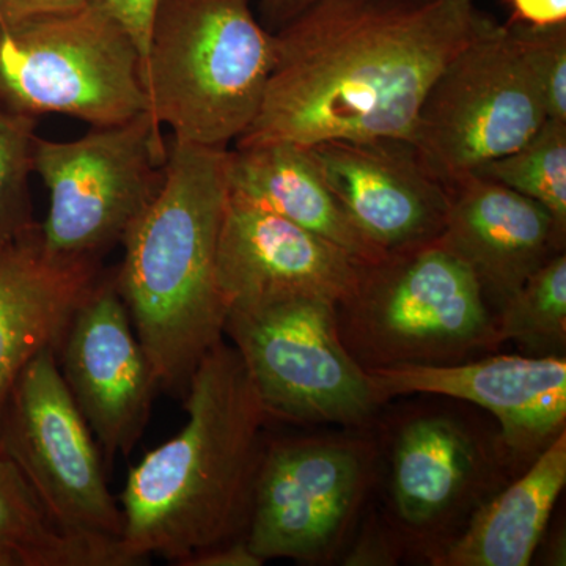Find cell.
I'll use <instances>...</instances> for the list:
<instances>
[{
    "mask_svg": "<svg viewBox=\"0 0 566 566\" xmlns=\"http://www.w3.org/2000/svg\"><path fill=\"white\" fill-rule=\"evenodd\" d=\"M223 334L232 338L270 419L360 430L385 405L342 342L333 301L292 296L230 308Z\"/></svg>",
    "mask_w": 566,
    "mask_h": 566,
    "instance_id": "52a82bcc",
    "label": "cell"
},
{
    "mask_svg": "<svg viewBox=\"0 0 566 566\" xmlns=\"http://www.w3.org/2000/svg\"><path fill=\"white\" fill-rule=\"evenodd\" d=\"M57 353L63 381L104 463L132 453L150 419L159 382L118 293L115 271L103 273L77 305Z\"/></svg>",
    "mask_w": 566,
    "mask_h": 566,
    "instance_id": "4fadbf2b",
    "label": "cell"
},
{
    "mask_svg": "<svg viewBox=\"0 0 566 566\" xmlns=\"http://www.w3.org/2000/svg\"><path fill=\"white\" fill-rule=\"evenodd\" d=\"M490 22L474 0H322L274 33L262 107L234 147L412 144L431 85Z\"/></svg>",
    "mask_w": 566,
    "mask_h": 566,
    "instance_id": "6da1fadb",
    "label": "cell"
},
{
    "mask_svg": "<svg viewBox=\"0 0 566 566\" xmlns=\"http://www.w3.org/2000/svg\"><path fill=\"white\" fill-rule=\"evenodd\" d=\"M494 316L474 273L438 241L364 264L337 304L342 342L367 371L495 353Z\"/></svg>",
    "mask_w": 566,
    "mask_h": 566,
    "instance_id": "5b68a950",
    "label": "cell"
},
{
    "mask_svg": "<svg viewBox=\"0 0 566 566\" xmlns=\"http://www.w3.org/2000/svg\"><path fill=\"white\" fill-rule=\"evenodd\" d=\"M88 3L91 0H2V21L71 13L84 9Z\"/></svg>",
    "mask_w": 566,
    "mask_h": 566,
    "instance_id": "f1b7e54d",
    "label": "cell"
},
{
    "mask_svg": "<svg viewBox=\"0 0 566 566\" xmlns=\"http://www.w3.org/2000/svg\"><path fill=\"white\" fill-rule=\"evenodd\" d=\"M169 137L150 112L80 139L36 137L33 172L48 189L50 207L39 226L51 255L102 260L161 189Z\"/></svg>",
    "mask_w": 566,
    "mask_h": 566,
    "instance_id": "ba28073f",
    "label": "cell"
},
{
    "mask_svg": "<svg viewBox=\"0 0 566 566\" xmlns=\"http://www.w3.org/2000/svg\"><path fill=\"white\" fill-rule=\"evenodd\" d=\"M495 345L512 340L531 357H565L566 255L556 253L495 312Z\"/></svg>",
    "mask_w": 566,
    "mask_h": 566,
    "instance_id": "7402d4cb",
    "label": "cell"
},
{
    "mask_svg": "<svg viewBox=\"0 0 566 566\" xmlns=\"http://www.w3.org/2000/svg\"><path fill=\"white\" fill-rule=\"evenodd\" d=\"M0 438L63 531L126 556L120 504L107 486L98 442L63 381L54 346L41 349L18 376L0 412Z\"/></svg>",
    "mask_w": 566,
    "mask_h": 566,
    "instance_id": "8fae6325",
    "label": "cell"
},
{
    "mask_svg": "<svg viewBox=\"0 0 566 566\" xmlns=\"http://www.w3.org/2000/svg\"><path fill=\"white\" fill-rule=\"evenodd\" d=\"M449 210L438 243L468 264L495 308L556 253L566 234L542 205L476 174L447 185Z\"/></svg>",
    "mask_w": 566,
    "mask_h": 566,
    "instance_id": "e0dca14e",
    "label": "cell"
},
{
    "mask_svg": "<svg viewBox=\"0 0 566 566\" xmlns=\"http://www.w3.org/2000/svg\"><path fill=\"white\" fill-rule=\"evenodd\" d=\"M35 126V118L0 107V245L36 229L31 200Z\"/></svg>",
    "mask_w": 566,
    "mask_h": 566,
    "instance_id": "cb8c5ba5",
    "label": "cell"
},
{
    "mask_svg": "<svg viewBox=\"0 0 566 566\" xmlns=\"http://www.w3.org/2000/svg\"><path fill=\"white\" fill-rule=\"evenodd\" d=\"M406 551L397 532L385 521L378 517H368L360 528L356 543L348 554L344 556V565L348 566H389L398 564L401 554Z\"/></svg>",
    "mask_w": 566,
    "mask_h": 566,
    "instance_id": "484cf974",
    "label": "cell"
},
{
    "mask_svg": "<svg viewBox=\"0 0 566 566\" xmlns=\"http://www.w3.org/2000/svg\"><path fill=\"white\" fill-rule=\"evenodd\" d=\"M104 273L102 260L51 255L39 226L0 245V412L33 357L59 348L71 316Z\"/></svg>",
    "mask_w": 566,
    "mask_h": 566,
    "instance_id": "ac0fdd59",
    "label": "cell"
},
{
    "mask_svg": "<svg viewBox=\"0 0 566 566\" xmlns=\"http://www.w3.org/2000/svg\"><path fill=\"white\" fill-rule=\"evenodd\" d=\"M0 107L59 114L92 128L148 111L142 59L129 33L88 3L50 17L0 22Z\"/></svg>",
    "mask_w": 566,
    "mask_h": 566,
    "instance_id": "8992f818",
    "label": "cell"
},
{
    "mask_svg": "<svg viewBox=\"0 0 566 566\" xmlns=\"http://www.w3.org/2000/svg\"><path fill=\"white\" fill-rule=\"evenodd\" d=\"M182 401L185 427L123 488L122 546L134 565L159 556L182 566L248 531L270 416L233 345L222 338L205 354Z\"/></svg>",
    "mask_w": 566,
    "mask_h": 566,
    "instance_id": "7a4b0ae2",
    "label": "cell"
},
{
    "mask_svg": "<svg viewBox=\"0 0 566 566\" xmlns=\"http://www.w3.org/2000/svg\"><path fill=\"white\" fill-rule=\"evenodd\" d=\"M546 118L515 33L491 20L431 85L412 145L447 186L515 151Z\"/></svg>",
    "mask_w": 566,
    "mask_h": 566,
    "instance_id": "30bf717a",
    "label": "cell"
},
{
    "mask_svg": "<svg viewBox=\"0 0 566 566\" xmlns=\"http://www.w3.org/2000/svg\"><path fill=\"white\" fill-rule=\"evenodd\" d=\"M379 469L370 436H305L266 441L245 539L263 564L319 565L345 549Z\"/></svg>",
    "mask_w": 566,
    "mask_h": 566,
    "instance_id": "9c48e42d",
    "label": "cell"
},
{
    "mask_svg": "<svg viewBox=\"0 0 566 566\" xmlns=\"http://www.w3.org/2000/svg\"><path fill=\"white\" fill-rule=\"evenodd\" d=\"M91 3L114 18L129 33L140 52L144 66L158 0H91Z\"/></svg>",
    "mask_w": 566,
    "mask_h": 566,
    "instance_id": "4316f807",
    "label": "cell"
},
{
    "mask_svg": "<svg viewBox=\"0 0 566 566\" xmlns=\"http://www.w3.org/2000/svg\"><path fill=\"white\" fill-rule=\"evenodd\" d=\"M515 20L532 28L565 24L566 0H509Z\"/></svg>",
    "mask_w": 566,
    "mask_h": 566,
    "instance_id": "f546056e",
    "label": "cell"
},
{
    "mask_svg": "<svg viewBox=\"0 0 566 566\" xmlns=\"http://www.w3.org/2000/svg\"><path fill=\"white\" fill-rule=\"evenodd\" d=\"M230 192L326 238L363 263L385 259L348 218L307 147L268 144L229 150Z\"/></svg>",
    "mask_w": 566,
    "mask_h": 566,
    "instance_id": "ffe728a7",
    "label": "cell"
},
{
    "mask_svg": "<svg viewBox=\"0 0 566 566\" xmlns=\"http://www.w3.org/2000/svg\"><path fill=\"white\" fill-rule=\"evenodd\" d=\"M263 560L252 553L245 536L212 546L185 562L182 566H260Z\"/></svg>",
    "mask_w": 566,
    "mask_h": 566,
    "instance_id": "83f0119b",
    "label": "cell"
},
{
    "mask_svg": "<svg viewBox=\"0 0 566 566\" xmlns=\"http://www.w3.org/2000/svg\"><path fill=\"white\" fill-rule=\"evenodd\" d=\"M364 264L326 238L230 192L218 245V283L227 314L292 296L338 304Z\"/></svg>",
    "mask_w": 566,
    "mask_h": 566,
    "instance_id": "2e32d148",
    "label": "cell"
},
{
    "mask_svg": "<svg viewBox=\"0 0 566 566\" xmlns=\"http://www.w3.org/2000/svg\"><path fill=\"white\" fill-rule=\"evenodd\" d=\"M549 120L566 122V22L549 28L510 25Z\"/></svg>",
    "mask_w": 566,
    "mask_h": 566,
    "instance_id": "d4e9b609",
    "label": "cell"
},
{
    "mask_svg": "<svg viewBox=\"0 0 566 566\" xmlns=\"http://www.w3.org/2000/svg\"><path fill=\"white\" fill-rule=\"evenodd\" d=\"M474 174L542 205L566 234V122L546 118L526 144Z\"/></svg>",
    "mask_w": 566,
    "mask_h": 566,
    "instance_id": "603a6c76",
    "label": "cell"
},
{
    "mask_svg": "<svg viewBox=\"0 0 566 566\" xmlns=\"http://www.w3.org/2000/svg\"><path fill=\"white\" fill-rule=\"evenodd\" d=\"M566 536L564 527H556L549 534L546 547H543V564L545 565H562L566 564Z\"/></svg>",
    "mask_w": 566,
    "mask_h": 566,
    "instance_id": "1f68e13d",
    "label": "cell"
},
{
    "mask_svg": "<svg viewBox=\"0 0 566 566\" xmlns=\"http://www.w3.org/2000/svg\"><path fill=\"white\" fill-rule=\"evenodd\" d=\"M0 549L20 566H132L122 553L63 531L0 438Z\"/></svg>",
    "mask_w": 566,
    "mask_h": 566,
    "instance_id": "44dd1931",
    "label": "cell"
},
{
    "mask_svg": "<svg viewBox=\"0 0 566 566\" xmlns=\"http://www.w3.org/2000/svg\"><path fill=\"white\" fill-rule=\"evenodd\" d=\"M0 21H2V0H0Z\"/></svg>",
    "mask_w": 566,
    "mask_h": 566,
    "instance_id": "836d02e7",
    "label": "cell"
},
{
    "mask_svg": "<svg viewBox=\"0 0 566 566\" xmlns=\"http://www.w3.org/2000/svg\"><path fill=\"white\" fill-rule=\"evenodd\" d=\"M268 17L277 24H285L297 14L303 13L308 7L322 2V0H259Z\"/></svg>",
    "mask_w": 566,
    "mask_h": 566,
    "instance_id": "4dcf8cb0",
    "label": "cell"
},
{
    "mask_svg": "<svg viewBox=\"0 0 566 566\" xmlns=\"http://www.w3.org/2000/svg\"><path fill=\"white\" fill-rule=\"evenodd\" d=\"M229 148L169 136L161 189L129 227L115 283L159 389L185 400L197 365L226 331L218 245Z\"/></svg>",
    "mask_w": 566,
    "mask_h": 566,
    "instance_id": "3957f363",
    "label": "cell"
},
{
    "mask_svg": "<svg viewBox=\"0 0 566 566\" xmlns=\"http://www.w3.org/2000/svg\"><path fill=\"white\" fill-rule=\"evenodd\" d=\"M307 150L354 226L382 252L433 243L444 232L449 191L411 142L327 140Z\"/></svg>",
    "mask_w": 566,
    "mask_h": 566,
    "instance_id": "9a60e30c",
    "label": "cell"
},
{
    "mask_svg": "<svg viewBox=\"0 0 566 566\" xmlns=\"http://www.w3.org/2000/svg\"><path fill=\"white\" fill-rule=\"evenodd\" d=\"M368 375L382 403L420 394L486 409L501 424L499 438L521 471L566 430L565 357L490 353L460 364L405 365Z\"/></svg>",
    "mask_w": 566,
    "mask_h": 566,
    "instance_id": "5bb4252c",
    "label": "cell"
},
{
    "mask_svg": "<svg viewBox=\"0 0 566 566\" xmlns=\"http://www.w3.org/2000/svg\"><path fill=\"white\" fill-rule=\"evenodd\" d=\"M274 62L252 0H158L142 66L148 112L174 140L227 148L255 120Z\"/></svg>",
    "mask_w": 566,
    "mask_h": 566,
    "instance_id": "277c9868",
    "label": "cell"
},
{
    "mask_svg": "<svg viewBox=\"0 0 566 566\" xmlns=\"http://www.w3.org/2000/svg\"><path fill=\"white\" fill-rule=\"evenodd\" d=\"M513 471L499 434L450 412L406 416L387 442L386 521L431 560Z\"/></svg>",
    "mask_w": 566,
    "mask_h": 566,
    "instance_id": "7c38bea8",
    "label": "cell"
},
{
    "mask_svg": "<svg viewBox=\"0 0 566 566\" xmlns=\"http://www.w3.org/2000/svg\"><path fill=\"white\" fill-rule=\"evenodd\" d=\"M566 483V430L469 517L430 564L527 566Z\"/></svg>",
    "mask_w": 566,
    "mask_h": 566,
    "instance_id": "d6986e66",
    "label": "cell"
},
{
    "mask_svg": "<svg viewBox=\"0 0 566 566\" xmlns=\"http://www.w3.org/2000/svg\"><path fill=\"white\" fill-rule=\"evenodd\" d=\"M0 566H20L18 565L17 558L7 553V551L0 549Z\"/></svg>",
    "mask_w": 566,
    "mask_h": 566,
    "instance_id": "d6a6232c",
    "label": "cell"
}]
</instances>
